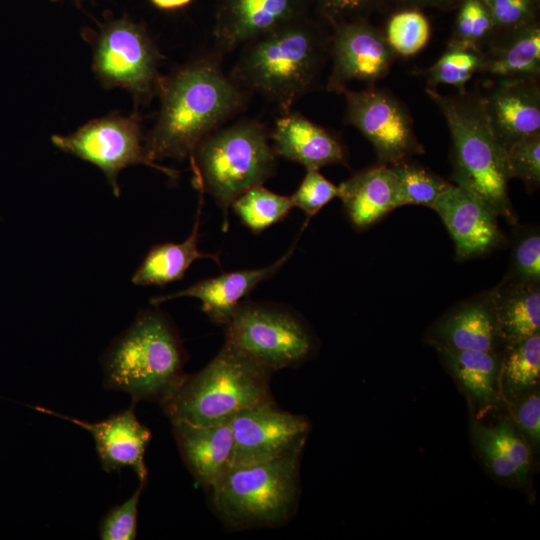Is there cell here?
Listing matches in <instances>:
<instances>
[{
  "mask_svg": "<svg viewBox=\"0 0 540 540\" xmlns=\"http://www.w3.org/2000/svg\"><path fill=\"white\" fill-rule=\"evenodd\" d=\"M221 56L208 54L159 78L160 111L144 142L153 162L191 159L205 137L246 107L249 92L224 72Z\"/></svg>",
  "mask_w": 540,
  "mask_h": 540,
  "instance_id": "6da1fadb",
  "label": "cell"
},
{
  "mask_svg": "<svg viewBox=\"0 0 540 540\" xmlns=\"http://www.w3.org/2000/svg\"><path fill=\"white\" fill-rule=\"evenodd\" d=\"M331 28L312 14L264 33L241 46L230 73L283 114L319 84L329 60Z\"/></svg>",
  "mask_w": 540,
  "mask_h": 540,
  "instance_id": "7a4b0ae2",
  "label": "cell"
},
{
  "mask_svg": "<svg viewBox=\"0 0 540 540\" xmlns=\"http://www.w3.org/2000/svg\"><path fill=\"white\" fill-rule=\"evenodd\" d=\"M185 359L170 319L158 310H145L103 354V384L106 389L129 394L134 403L163 405L187 377Z\"/></svg>",
  "mask_w": 540,
  "mask_h": 540,
  "instance_id": "3957f363",
  "label": "cell"
},
{
  "mask_svg": "<svg viewBox=\"0 0 540 540\" xmlns=\"http://www.w3.org/2000/svg\"><path fill=\"white\" fill-rule=\"evenodd\" d=\"M436 104L450 131L452 148L451 180L472 193L498 216L516 224L508 182L506 150L497 138L477 94H440L433 87L425 89Z\"/></svg>",
  "mask_w": 540,
  "mask_h": 540,
  "instance_id": "277c9868",
  "label": "cell"
},
{
  "mask_svg": "<svg viewBox=\"0 0 540 540\" xmlns=\"http://www.w3.org/2000/svg\"><path fill=\"white\" fill-rule=\"evenodd\" d=\"M274 372L224 342L217 355L198 373L187 376L162 406L170 421L212 424L273 400Z\"/></svg>",
  "mask_w": 540,
  "mask_h": 540,
  "instance_id": "5b68a950",
  "label": "cell"
},
{
  "mask_svg": "<svg viewBox=\"0 0 540 540\" xmlns=\"http://www.w3.org/2000/svg\"><path fill=\"white\" fill-rule=\"evenodd\" d=\"M269 138L262 123L241 119L205 137L190 159L194 186L215 199L223 211L224 231L232 203L275 172L277 155Z\"/></svg>",
  "mask_w": 540,
  "mask_h": 540,
  "instance_id": "8992f818",
  "label": "cell"
},
{
  "mask_svg": "<svg viewBox=\"0 0 540 540\" xmlns=\"http://www.w3.org/2000/svg\"><path fill=\"white\" fill-rule=\"evenodd\" d=\"M302 450L265 462L230 466L208 490L215 513L235 529L284 524L298 502Z\"/></svg>",
  "mask_w": 540,
  "mask_h": 540,
  "instance_id": "52a82bcc",
  "label": "cell"
},
{
  "mask_svg": "<svg viewBox=\"0 0 540 540\" xmlns=\"http://www.w3.org/2000/svg\"><path fill=\"white\" fill-rule=\"evenodd\" d=\"M225 326V342L273 372L302 364L313 349L302 320L276 306L244 300Z\"/></svg>",
  "mask_w": 540,
  "mask_h": 540,
  "instance_id": "ba28073f",
  "label": "cell"
},
{
  "mask_svg": "<svg viewBox=\"0 0 540 540\" xmlns=\"http://www.w3.org/2000/svg\"><path fill=\"white\" fill-rule=\"evenodd\" d=\"M93 43V71L105 87L124 88L139 101L157 91L161 56L144 27L113 19L100 25Z\"/></svg>",
  "mask_w": 540,
  "mask_h": 540,
  "instance_id": "9c48e42d",
  "label": "cell"
},
{
  "mask_svg": "<svg viewBox=\"0 0 540 540\" xmlns=\"http://www.w3.org/2000/svg\"><path fill=\"white\" fill-rule=\"evenodd\" d=\"M51 141L58 149L97 166L118 197V175L130 165L144 164L176 179L178 172L158 165L147 155L137 115H108L91 120L68 135H53Z\"/></svg>",
  "mask_w": 540,
  "mask_h": 540,
  "instance_id": "30bf717a",
  "label": "cell"
},
{
  "mask_svg": "<svg viewBox=\"0 0 540 540\" xmlns=\"http://www.w3.org/2000/svg\"><path fill=\"white\" fill-rule=\"evenodd\" d=\"M345 123L373 146L379 164L392 166L423 154L407 107L390 91L374 85L359 91L344 88Z\"/></svg>",
  "mask_w": 540,
  "mask_h": 540,
  "instance_id": "8fae6325",
  "label": "cell"
},
{
  "mask_svg": "<svg viewBox=\"0 0 540 540\" xmlns=\"http://www.w3.org/2000/svg\"><path fill=\"white\" fill-rule=\"evenodd\" d=\"M231 428L234 466L265 462L303 449L310 423L271 400L237 413Z\"/></svg>",
  "mask_w": 540,
  "mask_h": 540,
  "instance_id": "7c38bea8",
  "label": "cell"
},
{
  "mask_svg": "<svg viewBox=\"0 0 540 540\" xmlns=\"http://www.w3.org/2000/svg\"><path fill=\"white\" fill-rule=\"evenodd\" d=\"M396 57L384 32L368 20L337 24L331 27L326 88L341 93L352 81L374 85L387 76Z\"/></svg>",
  "mask_w": 540,
  "mask_h": 540,
  "instance_id": "4fadbf2b",
  "label": "cell"
},
{
  "mask_svg": "<svg viewBox=\"0 0 540 540\" xmlns=\"http://www.w3.org/2000/svg\"><path fill=\"white\" fill-rule=\"evenodd\" d=\"M310 14V0H217L215 52L230 53L264 33Z\"/></svg>",
  "mask_w": 540,
  "mask_h": 540,
  "instance_id": "5bb4252c",
  "label": "cell"
},
{
  "mask_svg": "<svg viewBox=\"0 0 540 540\" xmlns=\"http://www.w3.org/2000/svg\"><path fill=\"white\" fill-rule=\"evenodd\" d=\"M431 208L450 233L458 260L487 255L505 243L499 216L478 197L455 184Z\"/></svg>",
  "mask_w": 540,
  "mask_h": 540,
  "instance_id": "9a60e30c",
  "label": "cell"
},
{
  "mask_svg": "<svg viewBox=\"0 0 540 540\" xmlns=\"http://www.w3.org/2000/svg\"><path fill=\"white\" fill-rule=\"evenodd\" d=\"M38 411L70 421L92 435L103 470L107 473L131 468L139 482H146L148 470L144 462L151 431L136 417L134 406L112 414L98 422H87L61 415L44 407Z\"/></svg>",
  "mask_w": 540,
  "mask_h": 540,
  "instance_id": "2e32d148",
  "label": "cell"
},
{
  "mask_svg": "<svg viewBox=\"0 0 540 540\" xmlns=\"http://www.w3.org/2000/svg\"><path fill=\"white\" fill-rule=\"evenodd\" d=\"M481 97L490 124L505 149L540 133L539 78L499 79L491 92Z\"/></svg>",
  "mask_w": 540,
  "mask_h": 540,
  "instance_id": "e0dca14e",
  "label": "cell"
},
{
  "mask_svg": "<svg viewBox=\"0 0 540 540\" xmlns=\"http://www.w3.org/2000/svg\"><path fill=\"white\" fill-rule=\"evenodd\" d=\"M429 337L438 350L499 352L506 345L490 290L454 306L433 326Z\"/></svg>",
  "mask_w": 540,
  "mask_h": 540,
  "instance_id": "ac0fdd59",
  "label": "cell"
},
{
  "mask_svg": "<svg viewBox=\"0 0 540 540\" xmlns=\"http://www.w3.org/2000/svg\"><path fill=\"white\" fill-rule=\"evenodd\" d=\"M171 423L185 465L197 483L208 491L232 464L231 420L212 424Z\"/></svg>",
  "mask_w": 540,
  "mask_h": 540,
  "instance_id": "d6986e66",
  "label": "cell"
},
{
  "mask_svg": "<svg viewBox=\"0 0 540 540\" xmlns=\"http://www.w3.org/2000/svg\"><path fill=\"white\" fill-rule=\"evenodd\" d=\"M295 244L279 260L262 268L223 273L201 280L176 293L151 300L159 304L179 297H193L201 302L202 311L215 323L227 325L239 305L262 281L274 276L293 254Z\"/></svg>",
  "mask_w": 540,
  "mask_h": 540,
  "instance_id": "ffe728a7",
  "label": "cell"
},
{
  "mask_svg": "<svg viewBox=\"0 0 540 540\" xmlns=\"http://www.w3.org/2000/svg\"><path fill=\"white\" fill-rule=\"evenodd\" d=\"M269 135L277 156L297 162L306 169L347 165V152L342 141L299 112L283 114Z\"/></svg>",
  "mask_w": 540,
  "mask_h": 540,
  "instance_id": "44dd1931",
  "label": "cell"
},
{
  "mask_svg": "<svg viewBox=\"0 0 540 540\" xmlns=\"http://www.w3.org/2000/svg\"><path fill=\"white\" fill-rule=\"evenodd\" d=\"M338 188V198L358 230L372 226L390 211L403 206L399 181L388 165L378 164L362 170Z\"/></svg>",
  "mask_w": 540,
  "mask_h": 540,
  "instance_id": "7402d4cb",
  "label": "cell"
},
{
  "mask_svg": "<svg viewBox=\"0 0 540 540\" xmlns=\"http://www.w3.org/2000/svg\"><path fill=\"white\" fill-rule=\"evenodd\" d=\"M480 73L496 80L540 77V22L495 31L482 50Z\"/></svg>",
  "mask_w": 540,
  "mask_h": 540,
  "instance_id": "603a6c76",
  "label": "cell"
},
{
  "mask_svg": "<svg viewBox=\"0 0 540 540\" xmlns=\"http://www.w3.org/2000/svg\"><path fill=\"white\" fill-rule=\"evenodd\" d=\"M471 434L482 460L496 477L517 483L527 480L531 451L511 421L504 419L493 426L474 423Z\"/></svg>",
  "mask_w": 540,
  "mask_h": 540,
  "instance_id": "cb8c5ba5",
  "label": "cell"
},
{
  "mask_svg": "<svg viewBox=\"0 0 540 540\" xmlns=\"http://www.w3.org/2000/svg\"><path fill=\"white\" fill-rule=\"evenodd\" d=\"M199 192V203L191 234L180 243L167 242L150 249L132 276V283L139 286H164L183 278L191 264L202 258L220 264L217 255L199 250V226L203 202V189Z\"/></svg>",
  "mask_w": 540,
  "mask_h": 540,
  "instance_id": "d4e9b609",
  "label": "cell"
},
{
  "mask_svg": "<svg viewBox=\"0 0 540 540\" xmlns=\"http://www.w3.org/2000/svg\"><path fill=\"white\" fill-rule=\"evenodd\" d=\"M490 293L506 346L540 333V285L502 280Z\"/></svg>",
  "mask_w": 540,
  "mask_h": 540,
  "instance_id": "484cf974",
  "label": "cell"
},
{
  "mask_svg": "<svg viewBox=\"0 0 540 540\" xmlns=\"http://www.w3.org/2000/svg\"><path fill=\"white\" fill-rule=\"evenodd\" d=\"M438 351L448 371L471 400L482 407L497 403L502 360L499 352L448 349Z\"/></svg>",
  "mask_w": 540,
  "mask_h": 540,
  "instance_id": "4316f807",
  "label": "cell"
},
{
  "mask_svg": "<svg viewBox=\"0 0 540 540\" xmlns=\"http://www.w3.org/2000/svg\"><path fill=\"white\" fill-rule=\"evenodd\" d=\"M506 347L500 369L506 392L518 395L536 387L540 378V333Z\"/></svg>",
  "mask_w": 540,
  "mask_h": 540,
  "instance_id": "83f0119b",
  "label": "cell"
},
{
  "mask_svg": "<svg viewBox=\"0 0 540 540\" xmlns=\"http://www.w3.org/2000/svg\"><path fill=\"white\" fill-rule=\"evenodd\" d=\"M231 207L249 230L260 233L283 220L294 206L289 196L257 185L239 196Z\"/></svg>",
  "mask_w": 540,
  "mask_h": 540,
  "instance_id": "f1b7e54d",
  "label": "cell"
},
{
  "mask_svg": "<svg viewBox=\"0 0 540 540\" xmlns=\"http://www.w3.org/2000/svg\"><path fill=\"white\" fill-rule=\"evenodd\" d=\"M483 52L475 49L447 45L439 59L423 71L430 87L438 84L450 85L458 93L466 91V84L476 73H480Z\"/></svg>",
  "mask_w": 540,
  "mask_h": 540,
  "instance_id": "f546056e",
  "label": "cell"
},
{
  "mask_svg": "<svg viewBox=\"0 0 540 540\" xmlns=\"http://www.w3.org/2000/svg\"><path fill=\"white\" fill-rule=\"evenodd\" d=\"M430 33V24L424 13L419 8L408 7L389 17L384 35L396 55L408 57L426 46Z\"/></svg>",
  "mask_w": 540,
  "mask_h": 540,
  "instance_id": "4dcf8cb0",
  "label": "cell"
},
{
  "mask_svg": "<svg viewBox=\"0 0 540 540\" xmlns=\"http://www.w3.org/2000/svg\"><path fill=\"white\" fill-rule=\"evenodd\" d=\"M400 185L403 206L432 207L436 199L453 184L429 169L404 160L392 165Z\"/></svg>",
  "mask_w": 540,
  "mask_h": 540,
  "instance_id": "1f68e13d",
  "label": "cell"
},
{
  "mask_svg": "<svg viewBox=\"0 0 540 540\" xmlns=\"http://www.w3.org/2000/svg\"><path fill=\"white\" fill-rule=\"evenodd\" d=\"M454 30L448 45L482 51L488 44L495 26L492 16L483 0H462Z\"/></svg>",
  "mask_w": 540,
  "mask_h": 540,
  "instance_id": "d6a6232c",
  "label": "cell"
},
{
  "mask_svg": "<svg viewBox=\"0 0 540 540\" xmlns=\"http://www.w3.org/2000/svg\"><path fill=\"white\" fill-rule=\"evenodd\" d=\"M515 284L540 285V235L538 228L517 230L508 271L502 279Z\"/></svg>",
  "mask_w": 540,
  "mask_h": 540,
  "instance_id": "836d02e7",
  "label": "cell"
},
{
  "mask_svg": "<svg viewBox=\"0 0 540 540\" xmlns=\"http://www.w3.org/2000/svg\"><path fill=\"white\" fill-rule=\"evenodd\" d=\"M312 11L330 28L345 22L368 20L401 0H310Z\"/></svg>",
  "mask_w": 540,
  "mask_h": 540,
  "instance_id": "e575fe53",
  "label": "cell"
},
{
  "mask_svg": "<svg viewBox=\"0 0 540 540\" xmlns=\"http://www.w3.org/2000/svg\"><path fill=\"white\" fill-rule=\"evenodd\" d=\"M510 178L520 179L528 192L540 185V133L522 138L506 149Z\"/></svg>",
  "mask_w": 540,
  "mask_h": 540,
  "instance_id": "d590c367",
  "label": "cell"
},
{
  "mask_svg": "<svg viewBox=\"0 0 540 540\" xmlns=\"http://www.w3.org/2000/svg\"><path fill=\"white\" fill-rule=\"evenodd\" d=\"M146 482H140L133 494L105 514L99 525L102 540H134L137 535L139 500Z\"/></svg>",
  "mask_w": 540,
  "mask_h": 540,
  "instance_id": "8d00e7d4",
  "label": "cell"
},
{
  "mask_svg": "<svg viewBox=\"0 0 540 540\" xmlns=\"http://www.w3.org/2000/svg\"><path fill=\"white\" fill-rule=\"evenodd\" d=\"M306 170L304 179L290 198L293 206L304 211L310 218L331 200L338 197L339 188L326 179L319 170Z\"/></svg>",
  "mask_w": 540,
  "mask_h": 540,
  "instance_id": "74e56055",
  "label": "cell"
},
{
  "mask_svg": "<svg viewBox=\"0 0 540 540\" xmlns=\"http://www.w3.org/2000/svg\"><path fill=\"white\" fill-rule=\"evenodd\" d=\"M495 31L519 28L538 21L539 0H483Z\"/></svg>",
  "mask_w": 540,
  "mask_h": 540,
  "instance_id": "f35d334b",
  "label": "cell"
},
{
  "mask_svg": "<svg viewBox=\"0 0 540 540\" xmlns=\"http://www.w3.org/2000/svg\"><path fill=\"white\" fill-rule=\"evenodd\" d=\"M515 419L530 444L537 446L540 439V397L538 390L526 395L520 401L516 408Z\"/></svg>",
  "mask_w": 540,
  "mask_h": 540,
  "instance_id": "ab89813d",
  "label": "cell"
},
{
  "mask_svg": "<svg viewBox=\"0 0 540 540\" xmlns=\"http://www.w3.org/2000/svg\"><path fill=\"white\" fill-rule=\"evenodd\" d=\"M408 4V7L425 8L433 7L441 10H451L459 6L462 0H401Z\"/></svg>",
  "mask_w": 540,
  "mask_h": 540,
  "instance_id": "60d3db41",
  "label": "cell"
},
{
  "mask_svg": "<svg viewBox=\"0 0 540 540\" xmlns=\"http://www.w3.org/2000/svg\"><path fill=\"white\" fill-rule=\"evenodd\" d=\"M154 6L163 10H173L189 4L192 0H149Z\"/></svg>",
  "mask_w": 540,
  "mask_h": 540,
  "instance_id": "b9f144b4",
  "label": "cell"
},
{
  "mask_svg": "<svg viewBox=\"0 0 540 540\" xmlns=\"http://www.w3.org/2000/svg\"><path fill=\"white\" fill-rule=\"evenodd\" d=\"M51 1L56 2V1H60V0H51ZM74 1H82V0H74Z\"/></svg>",
  "mask_w": 540,
  "mask_h": 540,
  "instance_id": "7bdbcfd3",
  "label": "cell"
}]
</instances>
